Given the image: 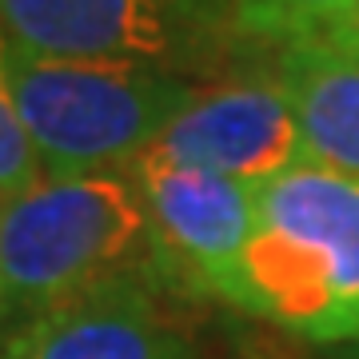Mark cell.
Returning <instances> with one entry per match:
<instances>
[{
  "label": "cell",
  "instance_id": "cell-1",
  "mask_svg": "<svg viewBox=\"0 0 359 359\" xmlns=\"http://www.w3.org/2000/svg\"><path fill=\"white\" fill-rule=\"evenodd\" d=\"M224 304L323 351L359 344V176L304 164L259 184Z\"/></svg>",
  "mask_w": 359,
  "mask_h": 359
},
{
  "label": "cell",
  "instance_id": "cell-2",
  "mask_svg": "<svg viewBox=\"0 0 359 359\" xmlns=\"http://www.w3.org/2000/svg\"><path fill=\"white\" fill-rule=\"evenodd\" d=\"M120 280L160 283L152 219L128 168L44 176L0 204V320Z\"/></svg>",
  "mask_w": 359,
  "mask_h": 359
},
{
  "label": "cell",
  "instance_id": "cell-3",
  "mask_svg": "<svg viewBox=\"0 0 359 359\" xmlns=\"http://www.w3.org/2000/svg\"><path fill=\"white\" fill-rule=\"evenodd\" d=\"M4 76L44 176L132 168L200 88L152 68L44 60L16 48Z\"/></svg>",
  "mask_w": 359,
  "mask_h": 359
},
{
  "label": "cell",
  "instance_id": "cell-4",
  "mask_svg": "<svg viewBox=\"0 0 359 359\" xmlns=\"http://www.w3.org/2000/svg\"><path fill=\"white\" fill-rule=\"evenodd\" d=\"M0 36L44 60L152 68L192 84L240 60L231 0H0Z\"/></svg>",
  "mask_w": 359,
  "mask_h": 359
},
{
  "label": "cell",
  "instance_id": "cell-5",
  "mask_svg": "<svg viewBox=\"0 0 359 359\" xmlns=\"http://www.w3.org/2000/svg\"><path fill=\"white\" fill-rule=\"evenodd\" d=\"M152 219L156 271L176 304L216 299L231 283L256 224V188L172 164L152 148L128 168Z\"/></svg>",
  "mask_w": 359,
  "mask_h": 359
},
{
  "label": "cell",
  "instance_id": "cell-6",
  "mask_svg": "<svg viewBox=\"0 0 359 359\" xmlns=\"http://www.w3.org/2000/svg\"><path fill=\"white\" fill-rule=\"evenodd\" d=\"M244 60V72H228L192 92V100L152 144L156 156L248 188L316 164L280 84L264 65H252V56Z\"/></svg>",
  "mask_w": 359,
  "mask_h": 359
},
{
  "label": "cell",
  "instance_id": "cell-7",
  "mask_svg": "<svg viewBox=\"0 0 359 359\" xmlns=\"http://www.w3.org/2000/svg\"><path fill=\"white\" fill-rule=\"evenodd\" d=\"M0 359H192V335L160 283L120 280L16 320Z\"/></svg>",
  "mask_w": 359,
  "mask_h": 359
},
{
  "label": "cell",
  "instance_id": "cell-8",
  "mask_svg": "<svg viewBox=\"0 0 359 359\" xmlns=\"http://www.w3.org/2000/svg\"><path fill=\"white\" fill-rule=\"evenodd\" d=\"M259 56L292 104L299 136L316 164L359 176V60L327 40L283 44Z\"/></svg>",
  "mask_w": 359,
  "mask_h": 359
},
{
  "label": "cell",
  "instance_id": "cell-9",
  "mask_svg": "<svg viewBox=\"0 0 359 359\" xmlns=\"http://www.w3.org/2000/svg\"><path fill=\"white\" fill-rule=\"evenodd\" d=\"M359 20V0H231V36L240 52L327 40Z\"/></svg>",
  "mask_w": 359,
  "mask_h": 359
},
{
  "label": "cell",
  "instance_id": "cell-10",
  "mask_svg": "<svg viewBox=\"0 0 359 359\" xmlns=\"http://www.w3.org/2000/svg\"><path fill=\"white\" fill-rule=\"evenodd\" d=\"M4 60H8V40L0 36V204L20 196L25 188H32L36 180H44L40 156L28 140L20 112L8 92V76H4Z\"/></svg>",
  "mask_w": 359,
  "mask_h": 359
},
{
  "label": "cell",
  "instance_id": "cell-11",
  "mask_svg": "<svg viewBox=\"0 0 359 359\" xmlns=\"http://www.w3.org/2000/svg\"><path fill=\"white\" fill-rule=\"evenodd\" d=\"M332 44H335V48H344V52H351V56L359 60V20H355L351 28H344V32H339Z\"/></svg>",
  "mask_w": 359,
  "mask_h": 359
},
{
  "label": "cell",
  "instance_id": "cell-12",
  "mask_svg": "<svg viewBox=\"0 0 359 359\" xmlns=\"http://www.w3.org/2000/svg\"><path fill=\"white\" fill-rule=\"evenodd\" d=\"M323 359H359V344H347V347H332V351H323Z\"/></svg>",
  "mask_w": 359,
  "mask_h": 359
}]
</instances>
